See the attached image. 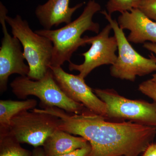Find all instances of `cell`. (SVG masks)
Returning <instances> with one entry per match:
<instances>
[{"label": "cell", "instance_id": "obj_1", "mask_svg": "<svg viewBox=\"0 0 156 156\" xmlns=\"http://www.w3.org/2000/svg\"><path fill=\"white\" fill-rule=\"evenodd\" d=\"M38 111L59 118V130L87 139L92 148L88 156H138L156 134V127L131 122H107L105 117L90 111L71 114L55 107Z\"/></svg>", "mask_w": 156, "mask_h": 156}, {"label": "cell", "instance_id": "obj_2", "mask_svg": "<svg viewBox=\"0 0 156 156\" xmlns=\"http://www.w3.org/2000/svg\"><path fill=\"white\" fill-rule=\"evenodd\" d=\"M101 9L100 5L95 0H89L82 14L63 27L53 30L34 31L38 34L50 39L53 43V57L50 66L59 67L65 62H70L73 53L78 48L87 44L89 37H81L84 32L90 31L99 33L100 25L94 22L92 18Z\"/></svg>", "mask_w": 156, "mask_h": 156}, {"label": "cell", "instance_id": "obj_3", "mask_svg": "<svg viewBox=\"0 0 156 156\" xmlns=\"http://www.w3.org/2000/svg\"><path fill=\"white\" fill-rule=\"evenodd\" d=\"M6 23L11 27L13 36L19 40L23 49V55L30 71L27 77L34 80L44 77L50 69L53 54L52 41L36 33L28 23L19 15L14 17L6 16Z\"/></svg>", "mask_w": 156, "mask_h": 156}, {"label": "cell", "instance_id": "obj_4", "mask_svg": "<svg viewBox=\"0 0 156 156\" xmlns=\"http://www.w3.org/2000/svg\"><path fill=\"white\" fill-rule=\"evenodd\" d=\"M10 86L14 95L20 99H26L29 95L36 96L41 100L43 109L55 107L76 114L89 111L83 104L74 101L65 94L50 68L41 80H34L27 76H20L15 78Z\"/></svg>", "mask_w": 156, "mask_h": 156}, {"label": "cell", "instance_id": "obj_5", "mask_svg": "<svg viewBox=\"0 0 156 156\" xmlns=\"http://www.w3.org/2000/svg\"><path fill=\"white\" fill-rule=\"evenodd\" d=\"M114 32L118 44V56L110 68L113 77L134 82L136 76H143L156 71V57L152 53L145 58L134 50L126 37L122 29L106 11H102Z\"/></svg>", "mask_w": 156, "mask_h": 156}, {"label": "cell", "instance_id": "obj_6", "mask_svg": "<svg viewBox=\"0 0 156 156\" xmlns=\"http://www.w3.org/2000/svg\"><path fill=\"white\" fill-rule=\"evenodd\" d=\"M60 122L58 117L34 108L31 111L21 112L13 117L5 134L20 144L39 147L43 146L46 139L58 130Z\"/></svg>", "mask_w": 156, "mask_h": 156}, {"label": "cell", "instance_id": "obj_7", "mask_svg": "<svg viewBox=\"0 0 156 156\" xmlns=\"http://www.w3.org/2000/svg\"><path fill=\"white\" fill-rule=\"evenodd\" d=\"M93 91L106 104L107 117L131 120L156 127V103L128 99L111 89H95Z\"/></svg>", "mask_w": 156, "mask_h": 156}, {"label": "cell", "instance_id": "obj_8", "mask_svg": "<svg viewBox=\"0 0 156 156\" xmlns=\"http://www.w3.org/2000/svg\"><path fill=\"white\" fill-rule=\"evenodd\" d=\"M8 10L0 3V23L2 26L3 37L0 48V92L6 91L10 76L17 74L27 76L30 71L29 66L24 62L23 52L21 43L16 37L9 34L6 25L5 17Z\"/></svg>", "mask_w": 156, "mask_h": 156}, {"label": "cell", "instance_id": "obj_9", "mask_svg": "<svg viewBox=\"0 0 156 156\" xmlns=\"http://www.w3.org/2000/svg\"><path fill=\"white\" fill-rule=\"evenodd\" d=\"M112 30V26L109 23L97 35L89 37L87 44H91V47L87 52L81 54L84 57L83 62L78 65L69 62V70L78 71L80 72L79 76L85 79L98 66L114 64L118 57L115 54L118 44L115 36H109Z\"/></svg>", "mask_w": 156, "mask_h": 156}, {"label": "cell", "instance_id": "obj_10", "mask_svg": "<svg viewBox=\"0 0 156 156\" xmlns=\"http://www.w3.org/2000/svg\"><path fill=\"white\" fill-rule=\"evenodd\" d=\"M50 68L57 84L68 97L82 104L93 113L107 117L106 104L93 92L83 78L66 73L61 66Z\"/></svg>", "mask_w": 156, "mask_h": 156}, {"label": "cell", "instance_id": "obj_11", "mask_svg": "<svg viewBox=\"0 0 156 156\" xmlns=\"http://www.w3.org/2000/svg\"><path fill=\"white\" fill-rule=\"evenodd\" d=\"M118 22L123 30L130 31L127 38L129 42L144 44L148 41L156 44V22L147 17L139 9L122 13Z\"/></svg>", "mask_w": 156, "mask_h": 156}, {"label": "cell", "instance_id": "obj_12", "mask_svg": "<svg viewBox=\"0 0 156 156\" xmlns=\"http://www.w3.org/2000/svg\"><path fill=\"white\" fill-rule=\"evenodd\" d=\"M69 2L70 0H48L44 5L37 7L35 14L44 29L51 30L53 27L71 22L73 14L84 3L71 8L69 7Z\"/></svg>", "mask_w": 156, "mask_h": 156}, {"label": "cell", "instance_id": "obj_13", "mask_svg": "<svg viewBox=\"0 0 156 156\" xmlns=\"http://www.w3.org/2000/svg\"><path fill=\"white\" fill-rule=\"evenodd\" d=\"M90 144L84 137H78L62 130H56L45 140V156H58L71 152Z\"/></svg>", "mask_w": 156, "mask_h": 156}, {"label": "cell", "instance_id": "obj_14", "mask_svg": "<svg viewBox=\"0 0 156 156\" xmlns=\"http://www.w3.org/2000/svg\"><path fill=\"white\" fill-rule=\"evenodd\" d=\"M37 105V101L34 99L0 100V134L7 133L13 117L21 112L36 108Z\"/></svg>", "mask_w": 156, "mask_h": 156}, {"label": "cell", "instance_id": "obj_15", "mask_svg": "<svg viewBox=\"0 0 156 156\" xmlns=\"http://www.w3.org/2000/svg\"><path fill=\"white\" fill-rule=\"evenodd\" d=\"M0 156H32V153L9 134H0Z\"/></svg>", "mask_w": 156, "mask_h": 156}, {"label": "cell", "instance_id": "obj_16", "mask_svg": "<svg viewBox=\"0 0 156 156\" xmlns=\"http://www.w3.org/2000/svg\"><path fill=\"white\" fill-rule=\"evenodd\" d=\"M142 0H108L106 7L108 14L119 11L121 14L137 9Z\"/></svg>", "mask_w": 156, "mask_h": 156}, {"label": "cell", "instance_id": "obj_17", "mask_svg": "<svg viewBox=\"0 0 156 156\" xmlns=\"http://www.w3.org/2000/svg\"><path fill=\"white\" fill-rule=\"evenodd\" d=\"M137 9L156 22V0H142Z\"/></svg>", "mask_w": 156, "mask_h": 156}, {"label": "cell", "instance_id": "obj_18", "mask_svg": "<svg viewBox=\"0 0 156 156\" xmlns=\"http://www.w3.org/2000/svg\"><path fill=\"white\" fill-rule=\"evenodd\" d=\"M139 90L156 101V82L151 79L144 81L139 85Z\"/></svg>", "mask_w": 156, "mask_h": 156}, {"label": "cell", "instance_id": "obj_19", "mask_svg": "<svg viewBox=\"0 0 156 156\" xmlns=\"http://www.w3.org/2000/svg\"><path fill=\"white\" fill-rule=\"evenodd\" d=\"M91 145L89 144L87 146L76 150L71 152L58 156H88L91 152Z\"/></svg>", "mask_w": 156, "mask_h": 156}, {"label": "cell", "instance_id": "obj_20", "mask_svg": "<svg viewBox=\"0 0 156 156\" xmlns=\"http://www.w3.org/2000/svg\"><path fill=\"white\" fill-rule=\"evenodd\" d=\"M143 47L147 50H149L152 53L155 54L156 56V44L151 42H145L144 44ZM151 80L156 82V73L153 75V77Z\"/></svg>", "mask_w": 156, "mask_h": 156}, {"label": "cell", "instance_id": "obj_21", "mask_svg": "<svg viewBox=\"0 0 156 156\" xmlns=\"http://www.w3.org/2000/svg\"><path fill=\"white\" fill-rule=\"evenodd\" d=\"M144 152L143 156H156V144H151Z\"/></svg>", "mask_w": 156, "mask_h": 156}, {"label": "cell", "instance_id": "obj_22", "mask_svg": "<svg viewBox=\"0 0 156 156\" xmlns=\"http://www.w3.org/2000/svg\"><path fill=\"white\" fill-rule=\"evenodd\" d=\"M32 156H45L44 149L40 147L35 148L33 151Z\"/></svg>", "mask_w": 156, "mask_h": 156}]
</instances>
